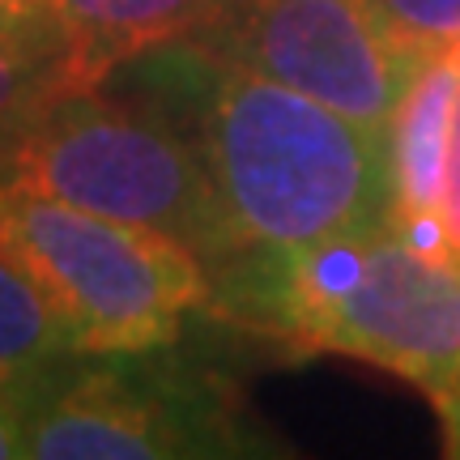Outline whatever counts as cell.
Masks as SVG:
<instances>
[{
  "label": "cell",
  "instance_id": "7a4b0ae2",
  "mask_svg": "<svg viewBox=\"0 0 460 460\" xmlns=\"http://www.w3.org/2000/svg\"><path fill=\"white\" fill-rule=\"evenodd\" d=\"M205 65L197 146L243 252L324 243L384 222V132L243 65L217 56Z\"/></svg>",
  "mask_w": 460,
  "mask_h": 460
},
{
  "label": "cell",
  "instance_id": "5b68a950",
  "mask_svg": "<svg viewBox=\"0 0 460 460\" xmlns=\"http://www.w3.org/2000/svg\"><path fill=\"white\" fill-rule=\"evenodd\" d=\"M26 456L192 460L264 452L226 384L158 349L73 354L31 379Z\"/></svg>",
  "mask_w": 460,
  "mask_h": 460
},
{
  "label": "cell",
  "instance_id": "9a60e30c",
  "mask_svg": "<svg viewBox=\"0 0 460 460\" xmlns=\"http://www.w3.org/2000/svg\"><path fill=\"white\" fill-rule=\"evenodd\" d=\"M435 410H439V422H444V456L460 460V384L444 401H435Z\"/></svg>",
  "mask_w": 460,
  "mask_h": 460
},
{
  "label": "cell",
  "instance_id": "6da1fadb",
  "mask_svg": "<svg viewBox=\"0 0 460 460\" xmlns=\"http://www.w3.org/2000/svg\"><path fill=\"white\" fill-rule=\"evenodd\" d=\"M222 307L252 329L312 354H345L401 376L430 401L460 384V261L430 256L388 222L303 247H252Z\"/></svg>",
  "mask_w": 460,
  "mask_h": 460
},
{
  "label": "cell",
  "instance_id": "277c9868",
  "mask_svg": "<svg viewBox=\"0 0 460 460\" xmlns=\"http://www.w3.org/2000/svg\"><path fill=\"white\" fill-rule=\"evenodd\" d=\"M0 256L65 315L77 354L175 345L183 320L214 303V269L180 239L4 180Z\"/></svg>",
  "mask_w": 460,
  "mask_h": 460
},
{
  "label": "cell",
  "instance_id": "8fae6325",
  "mask_svg": "<svg viewBox=\"0 0 460 460\" xmlns=\"http://www.w3.org/2000/svg\"><path fill=\"white\" fill-rule=\"evenodd\" d=\"M401 43L435 56L460 43V0H371Z\"/></svg>",
  "mask_w": 460,
  "mask_h": 460
},
{
  "label": "cell",
  "instance_id": "ba28073f",
  "mask_svg": "<svg viewBox=\"0 0 460 460\" xmlns=\"http://www.w3.org/2000/svg\"><path fill=\"white\" fill-rule=\"evenodd\" d=\"M68 90H99L115 68L197 31L209 0H43Z\"/></svg>",
  "mask_w": 460,
  "mask_h": 460
},
{
  "label": "cell",
  "instance_id": "5bb4252c",
  "mask_svg": "<svg viewBox=\"0 0 460 460\" xmlns=\"http://www.w3.org/2000/svg\"><path fill=\"white\" fill-rule=\"evenodd\" d=\"M0 39H56L43 0H0Z\"/></svg>",
  "mask_w": 460,
  "mask_h": 460
},
{
  "label": "cell",
  "instance_id": "9c48e42d",
  "mask_svg": "<svg viewBox=\"0 0 460 460\" xmlns=\"http://www.w3.org/2000/svg\"><path fill=\"white\" fill-rule=\"evenodd\" d=\"M77 354L73 329L22 269L0 256V379L31 384Z\"/></svg>",
  "mask_w": 460,
  "mask_h": 460
},
{
  "label": "cell",
  "instance_id": "30bf717a",
  "mask_svg": "<svg viewBox=\"0 0 460 460\" xmlns=\"http://www.w3.org/2000/svg\"><path fill=\"white\" fill-rule=\"evenodd\" d=\"M65 90V56L56 39H0V132Z\"/></svg>",
  "mask_w": 460,
  "mask_h": 460
},
{
  "label": "cell",
  "instance_id": "8992f818",
  "mask_svg": "<svg viewBox=\"0 0 460 460\" xmlns=\"http://www.w3.org/2000/svg\"><path fill=\"white\" fill-rule=\"evenodd\" d=\"M188 48L264 73L362 128L388 132L422 51L401 43L371 0H209Z\"/></svg>",
  "mask_w": 460,
  "mask_h": 460
},
{
  "label": "cell",
  "instance_id": "52a82bcc",
  "mask_svg": "<svg viewBox=\"0 0 460 460\" xmlns=\"http://www.w3.org/2000/svg\"><path fill=\"white\" fill-rule=\"evenodd\" d=\"M456 48L427 56L410 82L401 107L388 119V205L384 222L430 256H452L444 230L447 146H452V102H456Z\"/></svg>",
  "mask_w": 460,
  "mask_h": 460
},
{
  "label": "cell",
  "instance_id": "3957f363",
  "mask_svg": "<svg viewBox=\"0 0 460 460\" xmlns=\"http://www.w3.org/2000/svg\"><path fill=\"white\" fill-rule=\"evenodd\" d=\"M0 180L171 234L209 269L243 252L200 146L99 90H65L0 132Z\"/></svg>",
  "mask_w": 460,
  "mask_h": 460
},
{
  "label": "cell",
  "instance_id": "4fadbf2b",
  "mask_svg": "<svg viewBox=\"0 0 460 460\" xmlns=\"http://www.w3.org/2000/svg\"><path fill=\"white\" fill-rule=\"evenodd\" d=\"M460 56V43H456ZM444 230L447 247L460 261V73H456V102H452V146H447V192H444Z\"/></svg>",
  "mask_w": 460,
  "mask_h": 460
},
{
  "label": "cell",
  "instance_id": "7c38bea8",
  "mask_svg": "<svg viewBox=\"0 0 460 460\" xmlns=\"http://www.w3.org/2000/svg\"><path fill=\"white\" fill-rule=\"evenodd\" d=\"M31 384H4L0 379V460L26 456V410H31Z\"/></svg>",
  "mask_w": 460,
  "mask_h": 460
}]
</instances>
